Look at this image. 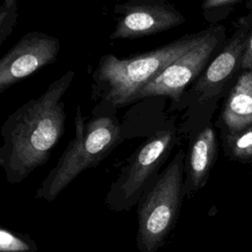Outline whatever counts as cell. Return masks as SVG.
<instances>
[{
  "instance_id": "obj_4",
  "label": "cell",
  "mask_w": 252,
  "mask_h": 252,
  "mask_svg": "<svg viewBox=\"0 0 252 252\" xmlns=\"http://www.w3.org/2000/svg\"><path fill=\"white\" fill-rule=\"evenodd\" d=\"M184 159L185 152L179 150L137 204L136 243L140 252H157L177 222L185 198Z\"/></svg>"
},
{
  "instance_id": "obj_12",
  "label": "cell",
  "mask_w": 252,
  "mask_h": 252,
  "mask_svg": "<svg viewBox=\"0 0 252 252\" xmlns=\"http://www.w3.org/2000/svg\"><path fill=\"white\" fill-rule=\"evenodd\" d=\"M221 146L225 156L242 163H252V125L240 131L221 134Z\"/></svg>"
},
{
  "instance_id": "obj_9",
  "label": "cell",
  "mask_w": 252,
  "mask_h": 252,
  "mask_svg": "<svg viewBox=\"0 0 252 252\" xmlns=\"http://www.w3.org/2000/svg\"><path fill=\"white\" fill-rule=\"evenodd\" d=\"M59 51L55 36L42 32L24 34L0 59V93L55 62Z\"/></svg>"
},
{
  "instance_id": "obj_6",
  "label": "cell",
  "mask_w": 252,
  "mask_h": 252,
  "mask_svg": "<svg viewBox=\"0 0 252 252\" xmlns=\"http://www.w3.org/2000/svg\"><path fill=\"white\" fill-rule=\"evenodd\" d=\"M178 142L177 129L168 125L156 130L126 159L104 198L105 206L115 213H127L159 174Z\"/></svg>"
},
{
  "instance_id": "obj_16",
  "label": "cell",
  "mask_w": 252,
  "mask_h": 252,
  "mask_svg": "<svg viewBox=\"0 0 252 252\" xmlns=\"http://www.w3.org/2000/svg\"><path fill=\"white\" fill-rule=\"evenodd\" d=\"M241 70H252V30L250 32L246 47L242 56Z\"/></svg>"
},
{
  "instance_id": "obj_15",
  "label": "cell",
  "mask_w": 252,
  "mask_h": 252,
  "mask_svg": "<svg viewBox=\"0 0 252 252\" xmlns=\"http://www.w3.org/2000/svg\"><path fill=\"white\" fill-rule=\"evenodd\" d=\"M18 16V3L12 6H0V44L11 34Z\"/></svg>"
},
{
  "instance_id": "obj_13",
  "label": "cell",
  "mask_w": 252,
  "mask_h": 252,
  "mask_svg": "<svg viewBox=\"0 0 252 252\" xmlns=\"http://www.w3.org/2000/svg\"><path fill=\"white\" fill-rule=\"evenodd\" d=\"M36 242L28 233L0 227V252H37Z\"/></svg>"
},
{
  "instance_id": "obj_1",
  "label": "cell",
  "mask_w": 252,
  "mask_h": 252,
  "mask_svg": "<svg viewBox=\"0 0 252 252\" xmlns=\"http://www.w3.org/2000/svg\"><path fill=\"white\" fill-rule=\"evenodd\" d=\"M75 72L67 71L45 92L11 113L1 127L0 165L10 184L24 181L50 158L65 131L64 94Z\"/></svg>"
},
{
  "instance_id": "obj_3",
  "label": "cell",
  "mask_w": 252,
  "mask_h": 252,
  "mask_svg": "<svg viewBox=\"0 0 252 252\" xmlns=\"http://www.w3.org/2000/svg\"><path fill=\"white\" fill-rule=\"evenodd\" d=\"M74 125V138L36 189L35 199L55 200L76 177L96 166L123 141L122 126L114 114L87 119L77 105Z\"/></svg>"
},
{
  "instance_id": "obj_7",
  "label": "cell",
  "mask_w": 252,
  "mask_h": 252,
  "mask_svg": "<svg viewBox=\"0 0 252 252\" xmlns=\"http://www.w3.org/2000/svg\"><path fill=\"white\" fill-rule=\"evenodd\" d=\"M226 39L224 26L220 24L209 26L205 36L143 87L135 95L133 102L154 96H166L171 100L172 106L178 105L187 87L200 77Z\"/></svg>"
},
{
  "instance_id": "obj_2",
  "label": "cell",
  "mask_w": 252,
  "mask_h": 252,
  "mask_svg": "<svg viewBox=\"0 0 252 252\" xmlns=\"http://www.w3.org/2000/svg\"><path fill=\"white\" fill-rule=\"evenodd\" d=\"M207 33V29L184 34L150 51L126 58L105 54L98 60L93 73L92 98L110 109L133 103L137 93L170 63L196 45Z\"/></svg>"
},
{
  "instance_id": "obj_14",
  "label": "cell",
  "mask_w": 252,
  "mask_h": 252,
  "mask_svg": "<svg viewBox=\"0 0 252 252\" xmlns=\"http://www.w3.org/2000/svg\"><path fill=\"white\" fill-rule=\"evenodd\" d=\"M244 0H204L201 4L202 14L211 25H218L225 20L233 9Z\"/></svg>"
},
{
  "instance_id": "obj_11",
  "label": "cell",
  "mask_w": 252,
  "mask_h": 252,
  "mask_svg": "<svg viewBox=\"0 0 252 252\" xmlns=\"http://www.w3.org/2000/svg\"><path fill=\"white\" fill-rule=\"evenodd\" d=\"M252 125V70H241L223 98L216 126L221 134L240 131Z\"/></svg>"
},
{
  "instance_id": "obj_17",
  "label": "cell",
  "mask_w": 252,
  "mask_h": 252,
  "mask_svg": "<svg viewBox=\"0 0 252 252\" xmlns=\"http://www.w3.org/2000/svg\"><path fill=\"white\" fill-rule=\"evenodd\" d=\"M16 3H18V0H3L2 2V4L5 6H12Z\"/></svg>"
},
{
  "instance_id": "obj_8",
  "label": "cell",
  "mask_w": 252,
  "mask_h": 252,
  "mask_svg": "<svg viewBox=\"0 0 252 252\" xmlns=\"http://www.w3.org/2000/svg\"><path fill=\"white\" fill-rule=\"evenodd\" d=\"M115 27L110 39H135L171 30L185 22L167 0H128L114 7Z\"/></svg>"
},
{
  "instance_id": "obj_10",
  "label": "cell",
  "mask_w": 252,
  "mask_h": 252,
  "mask_svg": "<svg viewBox=\"0 0 252 252\" xmlns=\"http://www.w3.org/2000/svg\"><path fill=\"white\" fill-rule=\"evenodd\" d=\"M218 152L217 134L211 122L193 131L184 159L186 198H192L206 185L217 160Z\"/></svg>"
},
{
  "instance_id": "obj_5",
  "label": "cell",
  "mask_w": 252,
  "mask_h": 252,
  "mask_svg": "<svg viewBox=\"0 0 252 252\" xmlns=\"http://www.w3.org/2000/svg\"><path fill=\"white\" fill-rule=\"evenodd\" d=\"M252 30V7L234 23V31L200 77L185 92L188 107L198 129L211 122L219 101L224 98L235 83L242 56ZM184 96V95H183Z\"/></svg>"
}]
</instances>
